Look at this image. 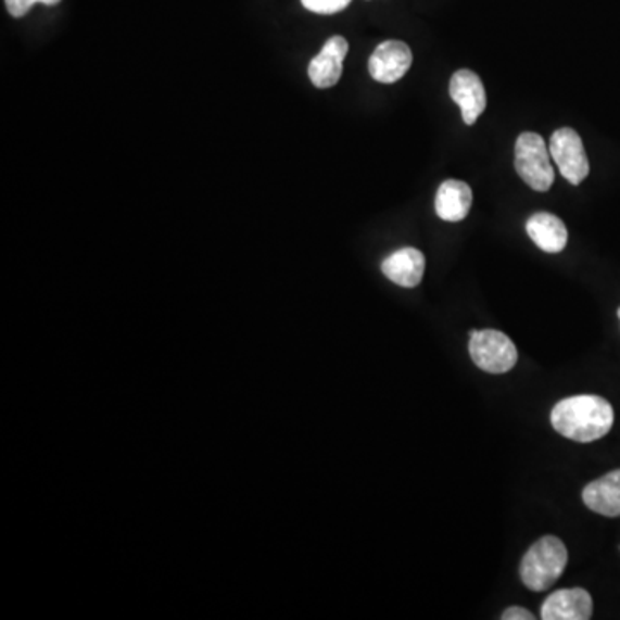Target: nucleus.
Instances as JSON below:
<instances>
[{"label": "nucleus", "mask_w": 620, "mask_h": 620, "mask_svg": "<svg viewBox=\"0 0 620 620\" xmlns=\"http://www.w3.org/2000/svg\"><path fill=\"white\" fill-rule=\"evenodd\" d=\"M552 425L558 434L574 442H596L612 429L613 408L602 396H571L555 405Z\"/></svg>", "instance_id": "f257e3e1"}, {"label": "nucleus", "mask_w": 620, "mask_h": 620, "mask_svg": "<svg viewBox=\"0 0 620 620\" xmlns=\"http://www.w3.org/2000/svg\"><path fill=\"white\" fill-rule=\"evenodd\" d=\"M567 548L557 536L537 540L521 562L522 583L533 592H545L557 583L567 566Z\"/></svg>", "instance_id": "f03ea898"}, {"label": "nucleus", "mask_w": 620, "mask_h": 620, "mask_svg": "<svg viewBox=\"0 0 620 620\" xmlns=\"http://www.w3.org/2000/svg\"><path fill=\"white\" fill-rule=\"evenodd\" d=\"M548 149L542 135L526 131L516 142V172L528 187L536 192H548L555 181Z\"/></svg>", "instance_id": "7ed1b4c3"}, {"label": "nucleus", "mask_w": 620, "mask_h": 620, "mask_svg": "<svg viewBox=\"0 0 620 620\" xmlns=\"http://www.w3.org/2000/svg\"><path fill=\"white\" fill-rule=\"evenodd\" d=\"M469 354L472 363L490 375H505L516 366L519 357L513 340L496 329H472Z\"/></svg>", "instance_id": "20e7f679"}, {"label": "nucleus", "mask_w": 620, "mask_h": 620, "mask_svg": "<svg viewBox=\"0 0 620 620\" xmlns=\"http://www.w3.org/2000/svg\"><path fill=\"white\" fill-rule=\"evenodd\" d=\"M549 155L560 169V175L571 185L583 184L590 175L586 150L575 129H557L549 138Z\"/></svg>", "instance_id": "39448f33"}, {"label": "nucleus", "mask_w": 620, "mask_h": 620, "mask_svg": "<svg viewBox=\"0 0 620 620\" xmlns=\"http://www.w3.org/2000/svg\"><path fill=\"white\" fill-rule=\"evenodd\" d=\"M413 66V50L400 40L379 43L369 59V73L379 84L392 85Z\"/></svg>", "instance_id": "423d86ee"}, {"label": "nucleus", "mask_w": 620, "mask_h": 620, "mask_svg": "<svg viewBox=\"0 0 620 620\" xmlns=\"http://www.w3.org/2000/svg\"><path fill=\"white\" fill-rule=\"evenodd\" d=\"M450 97L460 107L466 125L472 126L486 109V90L476 73L460 69L450 79Z\"/></svg>", "instance_id": "0eeeda50"}, {"label": "nucleus", "mask_w": 620, "mask_h": 620, "mask_svg": "<svg viewBox=\"0 0 620 620\" xmlns=\"http://www.w3.org/2000/svg\"><path fill=\"white\" fill-rule=\"evenodd\" d=\"M349 54L346 38L334 35L322 46L321 52L308 64V78L314 87L331 88L340 81L343 61Z\"/></svg>", "instance_id": "6e6552de"}, {"label": "nucleus", "mask_w": 620, "mask_h": 620, "mask_svg": "<svg viewBox=\"0 0 620 620\" xmlns=\"http://www.w3.org/2000/svg\"><path fill=\"white\" fill-rule=\"evenodd\" d=\"M593 616L592 595L583 587L558 590L545 599L543 620H587Z\"/></svg>", "instance_id": "1a4fd4ad"}, {"label": "nucleus", "mask_w": 620, "mask_h": 620, "mask_svg": "<svg viewBox=\"0 0 620 620\" xmlns=\"http://www.w3.org/2000/svg\"><path fill=\"white\" fill-rule=\"evenodd\" d=\"M426 258L422 252L413 246L400 249L388 255L381 264V271L398 287L414 288L425 276Z\"/></svg>", "instance_id": "9d476101"}, {"label": "nucleus", "mask_w": 620, "mask_h": 620, "mask_svg": "<svg viewBox=\"0 0 620 620\" xmlns=\"http://www.w3.org/2000/svg\"><path fill=\"white\" fill-rule=\"evenodd\" d=\"M472 190L469 185L458 179H446L438 188L434 208L440 219L448 223H458L466 219L471 211Z\"/></svg>", "instance_id": "9b49d317"}, {"label": "nucleus", "mask_w": 620, "mask_h": 620, "mask_svg": "<svg viewBox=\"0 0 620 620\" xmlns=\"http://www.w3.org/2000/svg\"><path fill=\"white\" fill-rule=\"evenodd\" d=\"M583 499L584 505L599 516L620 517V469L587 484Z\"/></svg>", "instance_id": "f8f14e48"}, {"label": "nucleus", "mask_w": 620, "mask_h": 620, "mask_svg": "<svg viewBox=\"0 0 620 620\" xmlns=\"http://www.w3.org/2000/svg\"><path fill=\"white\" fill-rule=\"evenodd\" d=\"M528 235L546 254H558L567 245V228L560 217L549 213H537L529 217Z\"/></svg>", "instance_id": "ddd939ff"}, {"label": "nucleus", "mask_w": 620, "mask_h": 620, "mask_svg": "<svg viewBox=\"0 0 620 620\" xmlns=\"http://www.w3.org/2000/svg\"><path fill=\"white\" fill-rule=\"evenodd\" d=\"M350 2H352V0H302L304 8L316 14L340 13Z\"/></svg>", "instance_id": "4468645a"}, {"label": "nucleus", "mask_w": 620, "mask_h": 620, "mask_svg": "<svg viewBox=\"0 0 620 620\" xmlns=\"http://www.w3.org/2000/svg\"><path fill=\"white\" fill-rule=\"evenodd\" d=\"M35 4H37V0H5L9 14L14 17L25 16Z\"/></svg>", "instance_id": "2eb2a0df"}, {"label": "nucleus", "mask_w": 620, "mask_h": 620, "mask_svg": "<svg viewBox=\"0 0 620 620\" xmlns=\"http://www.w3.org/2000/svg\"><path fill=\"white\" fill-rule=\"evenodd\" d=\"M504 620H534L533 613L526 610V608L521 607H513L507 608L505 610L504 616H502Z\"/></svg>", "instance_id": "dca6fc26"}, {"label": "nucleus", "mask_w": 620, "mask_h": 620, "mask_svg": "<svg viewBox=\"0 0 620 620\" xmlns=\"http://www.w3.org/2000/svg\"><path fill=\"white\" fill-rule=\"evenodd\" d=\"M37 2H40V4H46V5H55L59 4L61 0H37Z\"/></svg>", "instance_id": "f3484780"}, {"label": "nucleus", "mask_w": 620, "mask_h": 620, "mask_svg": "<svg viewBox=\"0 0 620 620\" xmlns=\"http://www.w3.org/2000/svg\"><path fill=\"white\" fill-rule=\"evenodd\" d=\"M617 316H619V317H620V308H619V313H617Z\"/></svg>", "instance_id": "a211bd4d"}]
</instances>
